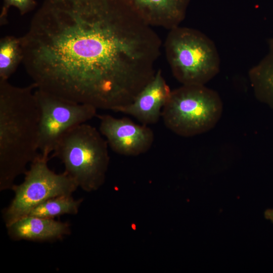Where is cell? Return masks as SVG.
Returning <instances> with one entry per match:
<instances>
[{"instance_id":"cell-14","label":"cell","mask_w":273,"mask_h":273,"mask_svg":"<svg viewBox=\"0 0 273 273\" xmlns=\"http://www.w3.org/2000/svg\"><path fill=\"white\" fill-rule=\"evenodd\" d=\"M82 201L74 200L71 195L52 198L36 206L28 215L53 218L66 214H76Z\"/></svg>"},{"instance_id":"cell-8","label":"cell","mask_w":273,"mask_h":273,"mask_svg":"<svg viewBox=\"0 0 273 273\" xmlns=\"http://www.w3.org/2000/svg\"><path fill=\"white\" fill-rule=\"evenodd\" d=\"M99 130L114 152L125 156H138L152 146L154 133L145 124L135 123L127 118H117L109 114L97 115Z\"/></svg>"},{"instance_id":"cell-9","label":"cell","mask_w":273,"mask_h":273,"mask_svg":"<svg viewBox=\"0 0 273 273\" xmlns=\"http://www.w3.org/2000/svg\"><path fill=\"white\" fill-rule=\"evenodd\" d=\"M171 90L160 69L130 104L117 108L114 112L131 115L143 124L157 123Z\"/></svg>"},{"instance_id":"cell-4","label":"cell","mask_w":273,"mask_h":273,"mask_svg":"<svg viewBox=\"0 0 273 273\" xmlns=\"http://www.w3.org/2000/svg\"><path fill=\"white\" fill-rule=\"evenodd\" d=\"M169 30L164 48L173 76L183 85H205L220 69L214 43L194 28L179 25Z\"/></svg>"},{"instance_id":"cell-1","label":"cell","mask_w":273,"mask_h":273,"mask_svg":"<svg viewBox=\"0 0 273 273\" xmlns=\"http://www.w3.org/2000/svg\"><path fill=\"white\" fill-rule=\"evenodd\" d=\"M21 39L37 88L113 111L153 78L161 47L125 0H44Z\"/></svg>"},{"instance_id":"cell-7","label":"cell","mask_w":273,"mask_h":273,"mask_svg":"<svg viewBox=\"0 0 273 273\" xmlns=\"http://www.w3.org/2000/svg\"><path fill=\"white\" fill-rule=\"evenodd\" d=\"M40 109L38 146L39 153L49 157L60 138L68 130L97 116L94 106L81 104L36 88Z\"/></svg>"},{"instance_id":"cell-12","label":"cell","mask_w":273,"mask_h":273,"mask_svg":"<svg viewBox=\"0 0 273 273\" xmlns=\"http://www.w3.org/2000/svg\"><path fill=\"white\" fill-rule=\"evenodd\" d=\"M265 56L249 72V77L257 99L273 110V38L268 40Z\"/></svg>"},{"instance_id":"cell-6","label":"cell","mask_w":273,"mask_h":273,"mask_svg":"<svg viewBox=\"0 0 273 273\" xmlns=\"http://www.w3.org/2000/svg\"><path fill=\"white\" fill-rule=\"evenodd\" d=\"M49 157L40 153L30 164L24 181L14 185L15 196L9 206L3 211L7 227L27 216L36 206L52 198L71 196L78 187L64 171L56 173L48 165Z\"/></svg>"},{"instance_id":"cell-15","label":"cell","mask_w":273,"mask_h":273,"mask_svg":"<svg viewBox=\"0 0 273 273\" xmlns=\"http://www.w3.org/2000/svg\"><path fill=\"white\" fill-rule=\"evenodd\" d=\"M36 6L35 0H3L0 13L1 25L7 23L8 12L11 7H15L21 15H24L33 11Z\"/></svg>"},{"instance_id":"cell-13","label":"cell","mask_w":273,"mask_h":273,"mask_svg":"<svg viewBox=\"0 0 273 273\" xmlns=\"http://www.w3.org/2000/svg\"><path fill=\"white\" fill-rule=\"evenodd\" d=\"M24 52L21 37L6 36L0 40V80H8L23 62Z\"/></svg>"},{"instance_id":"cell-11","label":"cell","mask_w":273,"mask_h":273,"mask_svg":"<svg viewBox=\"0 0 273 273\" xmlns=\"http://www.w3.org/2000/svg\"><path fill=\"white\" fill-rule=\"evenodd\" d=\"M7 228L9 236L15 240L51 241L70 233L66 222L31 215L22 217Z\"/></svg>"},{"instance_id":"cell-3","label":"cell","mask_w":273,"mask_h":273,"mask_svg":"<svg viewBox=\"0 0 273 273\" xmlns=\"http://www.w3.org/2000/svg\"><path fill=\"white\" fill-rule=\"evenodd\" d=\"M108 145L99 129L86 123L75 126L59 139L52 153L65 167L64 172L86 192L104 183L110 157Z\"/></svg>"},{"instance_id":"cell-10","label":"cell","mask_w":273,"mask_h":273,"mask_svg":"<svg viewBox=\"0 0 273 273\" xmlns=\"http://www.w3.org/2000/svg\"><path fill=\"white\" fill-rule=\"evenodd\" d=\"M132 10L152 27L168 30L184 20L190 0H125Z\"/></svg>"},{"instance_id":"cell-16","label":"cell","mask_w":273,"mask_h":273,"mask_svg":"<svg viewBox=\"0 0 273 273\" xmlns=\"http://www.w3.org/2000/svg\"><path fill=\"white\" fill-rule=\"evenodd\" d=\"M265 219L269 220L273 223V208L267 209L264 212Z\"/></svg>"},{"instance_id":"cell-5","label":"cell","mask_w":273,"mask_h":273,"mask_svg":"<svg viewBox=\"0 0 273 273\" xmlns=\"http://www.w3.org/2000/svg\"><path fill=\"white\" fill-rule=\"evenodd\" d=\"M222 110V101L215 90L205 85H183L171 90L161 117L168 129L191 137L213 128Z\"/></svg>"},{"instance_id":"cell-2","label":"cell","mask_w":273,"mask_h":273,"mask_svg":"<svg viewBox=\"0 0 273 273\" xmlns=\"http://www.w3.org/2000/svg\"><path fill=\"white\" fill-rule=\"evenodd\" d=\"M34 83L25 87L0 80V190L12 189L17 177L39 155L40 109Z\"/></svg>"}]
</instances>
